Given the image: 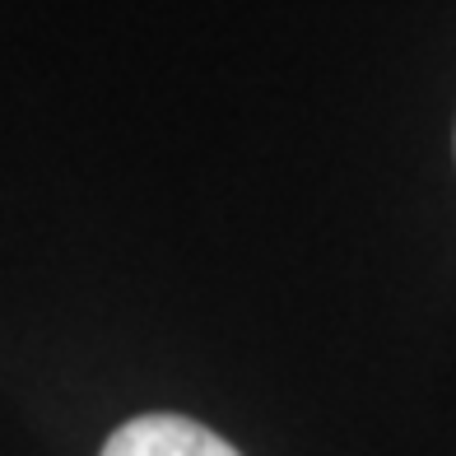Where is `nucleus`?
Returning <instances> with one entry per match:
<instances>
[{"label": "nucleus", "instance_id": "obj_1", "mask_svg": "<svg viewBox=\"0 0 456 456\" xmlns=\"http://www.w3.org/2000/svg\"><path fill=\"white\" fill-rule=\"evenodd\" d=\"M102 456H242L228 447L215 428H205L182 414H140V419L121 424Z\"/></svg>", "mask_w": 456, "mask_h": 456}]
</instances>
